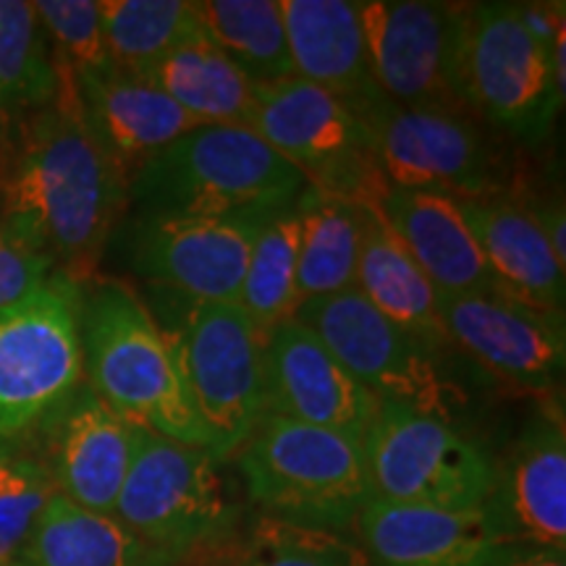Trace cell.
Here are the masks:
<instances>
[{
  "instance_id": "8d00e7d4",
  "label": "cell",
  "mask_w": 566,
  "mask_h": 566,
  "mask_svg": "<svg viewBox=\"0 0 566 566\" xmlns=\"http://www.w3.org/2000/svg\"><path fill=\"white\" fill-rule=\"evenodd\" d=\"M535 216L541 231L546 233L551 250H554L556 260L566 268V216H564V202L558 200L543 210H530Z\"/></svg>"
},
{
  "instance_id": "30bf717a",
  "label": "cell",
  "mask_w": 566,
  "mask_h": 566,
  "mask_svg": "<svg viewBox=\"0 0 566 566\" xmlns=\"http://www.w3.org/2000/svg\"><path fill=\"white\" fill-rule=\"evenodd\" d=\"M174 346L197 412L212 436L210 454H233L265 417V336L239 304L192 302Z\"/></svg>"
},
{
  "instance_id": "60d3db41",
  "label": "cell",
  "mask_w": 566,
  "mask_h": 566,
  "mask_svg": "<svg viewBox=\"0 0 566 566\" xmlns=\"http://www.w3.org/2000/svg\"><path fill=\"white\" fill-rule=\"evenodd\" d=\"M13 566H17V564H13Z\"/></svg>"
},
{
  "instance_id": "ba28073f",
  "label": "cell",
  "mask_w": 566,
  "mask_h": 566,
  "mask_svg": "<svg viewBox=\"0 0 566 566\" xmlns=\"http://www.w3.org/2000/svg\"><path fill=\"white\" fill-rule=\"evenodd\" d=\"M357 13L380 95L405 108L472 116L464 84L470 6L363 0Z\"/></svg>"
},
{
  "instance_id": "d6986e66",
  "label": "cell",
  "mask_w": 566,
  "mask_h": 566,
  "mask_svg": "<svg viewBox=\"0 0 566 566\" xmlns=\"http://www.w3.org/2000/svg\"><path fill=\"white\" fill-rule=\"evenodd\" d=\"M74 84L84 122L126 179L155 153L200 126L150 80L116 69L113 63L74 74Z\"/></svg>"
},
{
  "instance_id": "f35d334b",
  "label": "cell",
  "mask_w": 566,
  "mask_h": 566,
  "mask_svg": "<svg viewBox=\"0 0 566 566\" xmlns=\"http://www.w3.org/2000/svg\"><path fill=\"white\" fill-rule=\"evenodd\" d=\"M11 457V441L9 438H0V464Z\"/></svg>"
},
{
  "instance_id": "d4e9b609",
  "label": "cell",
  "mask_w": 566,
  "mask_h": 566,
  "mask_svg": "<svg viewBox=\"0 0 566 566\" xmlns=\"http://www.w3.org/2000/svg\"><path fill=\"white\" fill-rule=\"evenodd\" d=\"M17 566H168L116 516L87 512L53 493L21 546Z\"/></svg>"
},
{
  "instance_id": "d590c367",
  "label": "cell",
  "mask_w": 566,
  "mask_h": 566,
  "mask_svg": "<svg viewBox=\"0 0 566 566\" xmlns=\"http://www.w3.org/2000/svg\"><path fill=\"white\" fill-rule=\"evenodd\" d=\"M488 566H566V551L512 543Z\"/></svg>"
},
{
  "instance_id": "7a4b0ae2",
  "label": "cell",
  "mask_w": 566,
  "mask_h": 566,
  "mask_svg": "<svg viewBox=\"0 0 566 566\" xmlns=\"http://www.w3.org/2000/svg\"><path fill=\"white\" fill-rule=\"evenodd\" d=\"M82 354L92 394L113 412L168 441L212 451L174 338L129 289L108 283L82 310Z\"/></svg>"
},
{
  "instance_id": "2e32d148",
  "label": "cell",
  "mask_w": 566,
  "mask_h": 566,
  "mask_svg": "<svg viewBox=\"0 0 566 566\" xmlns=\"http://www.w3.org/2000/svg\"><path fill=\"white\" fill-rule=\"evenodd\" d=\"M438 317L449 342L509 384L537 391L564 375V315L495 294H438Z\"/></svg>"
},
{
  "instance_id": "ffe728a7",
  "label": "cell",
  "mask_w": 566,
  "mask_h": 566,
  "mask_svg": "<svg viewBox=\"0 0 566 566\" xmlns=\"http://www.w3.org/2000/svg\"><path fill=\"white\" fill-rule=\"evenodd\" d=\"M438 294H501L459 200L388 187L373 205Z\"/></svg>"
},
{
  "instance_id": "83f0119b",
  "label": "cell",
  "mask_w": 566,
  "mask_h": 566,
  "mask_svg": "<svg viewBox=\"0 0 566 566\" xmlns=\"http://www.w3.org/2000/svg\"><path fill=\"white\" fill-rule=\"evenodd\" d=\"M195 13L202 38L254 84L294 76L279 0H202L195 3Z\"/></svg>"
},
{
  "instance_id": "7c38bea8",
  "label": "cell",
  "mask_w": 566,
  "mask_h": 566,
  "mask_svg": "<svg viewBox=\"0 0 566 566\" xmlns=\"http://www.w3.org/2000/svg\"><path fill=\"white\" fill-rule=\"evenodd\" d=\"M294 321L307 325L378 401L449 417V384L433 346L380 315L357 289L304 302Z\"/></svg>"
},
{
  "instance_id": "5bb4252c",
  "label": "cell",
  "mask_w": 566,
  "mask_h": 566,
  "mask_svg": "<svg viewBox=\"0 0 566 566\" xmlns=\"http://www.w3.org/2000/svg\"><path fill=\"white\" fill-rule=\"evenodd\" d=\"M273 216H145L132 263L192 302L239 304L254 239Z\"/></svg>"
},
{
  "instance_id": "e0dca14e",
  "label": "cell",
  "mask_w": 566,
  "mask_h": 566,
  "mask_svg": "<svg viewBox=\"0 0 566 566\" xmlns=\"http://www.w3.org/2000/svg\"><path fill=\"white\" fill-rule=\"evenodd\" d=\"M483 514L506 543L566 551V433L562 415L527 422L495 478Z\"/></svg>"
},
{
  "instance_id": "cb8c5ba5",
  "label": "cell",
  "mask_w": 566,
  "mask_h": 566,
  "mask_svg": "<svg viewBox=\"0 0 566 566\" xmlns=\"http://www.w3.org/2000/svg\"><path fill=\"white\" fill-rule=\"evenodd\" d=\"M363 208V205H359ZM354 289L388 321L420 336L430 346L449 342L438 317V292L405 244L375 208H363V237Z\"/></svg>"
},
{
  "instance_id": "1f68e13d",
  "label": "cell",
  "mask_w": 566,
  "mask_h": 566,
  "mask_svg": "<svg viewBox=\"0 0 566 566\" xmlns=\"http://www.w3.org/2000/svg\"><path fill=\"white\" fill-rule=\"evenodd\" d=\"M237 566H370L357 541L336 530L263 520L254 525Z\"/></svg>"
},
{
  "instance_id": "ab89813d",
  "label": "cell",
  "mask_w": 566,
  "mask_h": 566,
  "mask_svg": "<svg viewBox=\"0 0 566 566\" xmlns=\"http://www.w3.org/2000/svg\"><path fill=\"white\" fill-rule=\"evenodd\" d=\"M0 566H3V564H0ZM9 566H13V564H9Z\"/></svg>"
},
{
  "instance_id": "52a82bcc",
  "label": "cell",
  "mask_w": 566,
  "mask_h": 566,
  "mask_svg": "<svg viewBox=\"0 0 566 566\" xmlns=\"http://www.w3.org/2000/svg\"><path fill=\"white\" fill-rule=\"evenodd\" d=\"M216 462L210 451L137 428L113 516L168 566L221 541L233 512Z\"/></svg>"
},
{
  "instance_id": "3957f363",
  "label": "cell",
  "mask_w": 566,
  "mask_h": 566,
  "mask_svg": "<svg viewBox=\"0 0 566 566\" xmlns=\"http://www.w3.org/2000/svg\"><path fill=\"white\" fill-rule=\"evenodd\" d=\"M145 216H275L307 179L247 126H195L132 176Z\"/></svg>"
},
{
  "instance_id": "8992f818",
  "label": "cell",
  "mask_w": 566,
  "mask_h": 566,
  "mask_svg": "<svg viewBox=\"0 0 566 566\" xmlns=\"http://www.w3.org/2000/svg\"><path fill=\"white\" fill-rule=\"evenodd\" d=\"M373 499L478 512L495 478V459L449 417L378 401L365 441Z\"/></svg>"
},
{
  "instance_id": "484cf974",
  "label": "cell",
  "mask_w": 566,
  "mask_h": 566,
  "mask_svg": "<svg viewBox=\"0 0 566 566\" xmlns=\"http://www.w3.org/2000/svg\"><path fill=\"white\" fill-rule=\"evenodd\" d=\"M294 208L302 216L296 296L304 302L323 300L354 289L363 237V208L342 197L304 187Z\"/></svg>"
},
{
  "instance_id": "f546056e",
  "label": "cell",
  "mask_w": 566,
  "mask_h": 566,
  "mask_svg": "<svg viewBox=\"0 0 566 566\" xmlns=\"http://www.w3.org/2000/svg\"><path fill=\"white\" fill-rule=\"evenodd\" d=\"M63 66L45 27L24 0H0V108L40 111L61 92Z\"/></svg>"
},
{
  "instance_id": "4fadbf2b",
  "label": "cell",
  "mask_w": 566,
  "mask_h": 566,
  "mask_svg": "<svg viewBox=\"0 0 566 566\" xmlns=\"http://www.w3.org/2000/svg\"><path fill=\"white\" fill-rule=\"evenodd\" d=\"M464 84L472 113L514 137L543 139L562 111L546 48L516 3H475L467 17Z\"/></svg>"
},
{
  "instance_id": "d6a6232c",
  "label": "cell",
  "mask_w": 566,
  "mask_h": 566,
  "mask_svg": "<svg viewBox=\"0 0 566 566\" xmlns=\"http://www.w3.org/2000/svg\"><path fill=\"white\" fill-rule=\"evenodd\" d=\"M53 480L34 459L11 457L0 464V564L17 562L34 522L53 495Z\"/></svg>"
},
{
  "instance_id": "9a60e30c",
  "label": "cell",
  "mask_w": 566,
  "mask_h": 566,
  "mask_svg": "<svg viewBox=\"0 0 566 566\" xmlns=\"http://www.w3.org/2000/svg\"><path fill=\"white\" fill-rule=\"evenodd\" d=\"M265 415L365 441L378 399L300 321L275 325L263 346Z\"/></svg>"
},
{
  "instance_id": "7402d4cb",
  "label": "cell",
  "mask_w": 566,
  "mask_h": 566,
  "mask_svg": "<svg viewBox=\"0 0 566 566\" xmlns=\"http://www.w3.org/2000/svg\"><path fill=\"white\" fill-rule=\"evenodd\" d=\"M501 294L541 313L564 315L566 268L551 250L535 216L514 202L459 200Z\"/></svg>"
},
{
  "instance_id": "836d02e7",
  "label": "cell",
  "mask_w": 566,
  "mask_h": 566,
  "mask_svg": "<svg viewBox=\"0 0 566 566\" xmlns=\"http://www.w3.org/2000/svg\"><path fill=\"white\" fill-rule=\"evenodd\" d=\"M34 11L45 27L55 59L71 74L108 66L101 6L92 0H38Z\"/></svg>"
},
{
  "instance_id": "5b68a950",
  "label": "cell",
  "mask_w": 566,
  "mask_h": 566,
  "mask_svg": "<svg viewBox=\"0 0 566 566\" xmlns=\"http://www.w3.org/2000/svg\"><path fill=\"white\" fill-rule=\"evenodd\" d=\"M247 129L294 163L321 192L373 208L391 187L375 166L363 113L300 76L254 84Z\"/></svg>"
},
{
  "instance_id": "74e56055",
  "label": "cell",
  "mask_w": 566,
  "mask_h": 566,
  "mask_svg": "<svg viewBox=\"0 0 566 566\" xmlns=\"http://www.w3.org/2000/svg\"><path fill=\"white\" fill-rule=\"evenodd\" d=\"M9 139H11V113L0 108V153L6 150Z\"/></svg>"
},
{
  "instance_id": "f1b7e54d",
  "label": "cell",
  "mask_w": 566,
  "mask_h": 566,
  "mask_svg": "<svg viewBox=\"0 0 566 566\" xmlns=\"http://www.w3.org/2000/svg\"><path fill=\"white\" fill-rule=\"evenodd\" d=\"M97 6L111 63L145 80L160 61L202 34L189 0H103Z\"/></svg>"
},
{
  "instance_id": "6da1fadb",
  "label": "cell",
  "mask_w": 566,
  "mask_h": 566,
  "mask_svg": "<svg viewBox=\"0 0 566 566\" xmlns=\"http://www.w3.org/2000/svg\"><path fill=\"white\" fill-rule=\"evenodd\" d=\"M63 66V63H61ZM118 163L84 122L74 74L0 153V226L51 263L90 265L126 200Z\"/></svg>"
},
{
  "instance_id": "8fae6325",
  "label": "cell",
  "mask_w": 566,
  "mask_h": 566,
  "mask_svg": "<svg viewBox=\"0 0 566 566\" xmlns=\"http://www.w3.org/2000/svg\"><path fill=\"white\" fill-rule=\"evenodd\" d=\"M359 113L375 166L391 187L454 200H491L499 189L493 150L470 116L405 108L386 95H375Z\"/></svg>"
},
{
  "instance_id": "277c9868",
  "label": "cell",
  "mask_w": 566,
  "mask_h": 566,
  "mask_svg": "<svg viewBox=\"0 0 566 566\" xmlns=\"http://www.w3.org/2000/svg\"><path fill=\"white\" fill-rule=\"evenodd\" d=\"M239 467L271 520L342 533L373 499L363 441L279 415L260 420Z\"/></svg>"
},
{
  "instance_id": "603a6c76",
  "label": "cell",
  "mask_w": 566,
  "mask_h": 566,
  "mask_svg": "<svg viewBox=\"0 0 566 566\" xmlns=\"http://www.w3.org/2000/svg\"><path fill=\"white\" fill-rule=\"evenodd\" d=\"M294 76L344 97L354 108L380 95L370 76L357 3L279 0Z\"/></svg>"
},
{
  "instance_id": "ac0fdd59",
  "label": "cell",
  "mask_w": 566,
  "mask_h": 566,
  "mask_svg": "<svg viewBox=\"0 0 566 566\" xmlns=\"http://www.w3.org/2000/svg\"><path fill=\"white\" fill-rule=\"evenodd\" d=\"M352 527L370 566H488L512 546L493 533L483 509L446 512L370 499Z\"/></svg>"
},
{
  "instance_id": "4dcf8cb0",
  "label": "cell",
  "mask_w": 566,
  "mask_h": 566,
  "mask_svg": "<svg viewBox=\"0 0 566 566\" xmlns=\"http://www.w3.org/2000/svg\"><path fill=\"white\" fill-rule=\"evenodd\" d=\"M300 244L302 216L294 205L275 212L254 239L239 307L263 336L271 334L275 325L292 321L300 310V296H296Z\"/></svg>"
},
{
  "instance_id": "9c48e42d",
  "label": "cell",
  "mask_w": 566,
  "mask_h": 566,
  "mask_svg": "<svg viewBox=\"0 0 566 566\" xmlns=\"http://www.w3.org/2000/svg\"><path fill=\"white\" fill-rule=\"evenodd\" d=\"M84 370L80 289L53 273L24 300L0 310V438L61 409Z\"/></svg>"
},
{
  "instance_id": "44dd1931",
  "label": "cell",
  "mask_w": 566,
  "mask_h": 566,
  "mask_svg": "<svg viewBox=\"0 0 566 566\" xmlns=\"http://www.w3.org/2000/svg\"><path fill=\"white\" fill-rule=\"evenodd\" d=\"M61 409L55 436V493L87 512L113 516L132 462L137 424L113 412L92 391L71 394Z\"/></svg>"
},
{
  "instance_id": "e575fe53",
  "label": "cell",
  "mask_w": 566,
  "mask_h": 566,
  "mask_svg": "<svg viewBox=\"0 0 566 566\" xmlns=\"http://www.w3.org/2000/svg\"><path fill=\"white\" fill-rule=\"evenodd\" d=\"M53 263L0 226V310L24 300L51 279Z\"/></svg>"
},
{
  "instance_id": "4316f807",
  "label": "cell",
  "mask_w": 566,
  "mask_h": 566,
  "mask_svg": "<svg viewBox=\"0 0 566 566\" xmlns=\"http://www.w3.org/2000/svg\"><path fill=\"white\" fill-rule=\"evenodd\" d=\"M200 126H247L254 82L202 34L147 76Z\"/></svg>"
}]
</instances>
